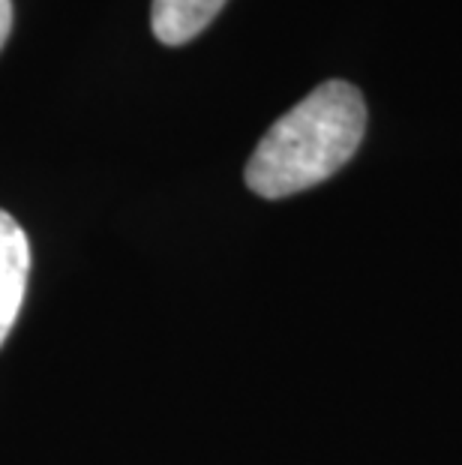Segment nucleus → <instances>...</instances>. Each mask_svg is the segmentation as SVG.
Instances as JSON below:
<instances>
[{
  "label": "nucleus",
  "mask_w": 462,
  "mask_h": 465,
  "mask_svg": "<svg viewBox=\"0 0 462 465\" xmlns=\"http://www.w3.org/2000/svg\"><path fill=\"white\" fill-rule=\"evenodd\" d=\"M367 133V103L355 84L324 82L270 126L247 163V186L285 199L337 174Z\"/></svg>",
  "instance_id": "f257e3e1"
},
{
  "label": "nucleus",
  "mask_w": 462,
  "mask_h": 465,
  "mask_svg": "<svg viewBox=\"0 0 462 465\" xmlns=\"http://www.w3.org/2000/svg\"><path fill=\"white\" fill-rule=\"evenodd\" d=\"M225 0H153L151 27L162 45H183L208 27Z\"/></svg>",
  "instance_id": "7ed1b4c3"
},
{
  "label": "nucleus",
  "mask_w": 462,
  "mask_h": 465,
  "mask_svg": "<svg viewBox=\"0 0 462 465\" xmlns=\"http://www.w3.org/2000/svg\"><path fill=\"white\" fill-rule=\"evenodd\" d=\"M27 273H31V243L25 229L6 211H0V345L22 312Z\"/></svg>",
  "instance_id": "f03ea898"
},
{
  "label": "nucleus",
  "mask_w": 462,
  "mask_h": 465,
  "mask_svg": "<svg viewBox=\"0 0 462 465\" xmlns=\"http://www.w3.org/2000/svg\"><path fill=\"white\" fill-rule=\"evenodd\" d=\"M9 27H13V0H0V48H4Z\"/></svg>",
  "instance_id": "20e7f679"
}]
</instances>
